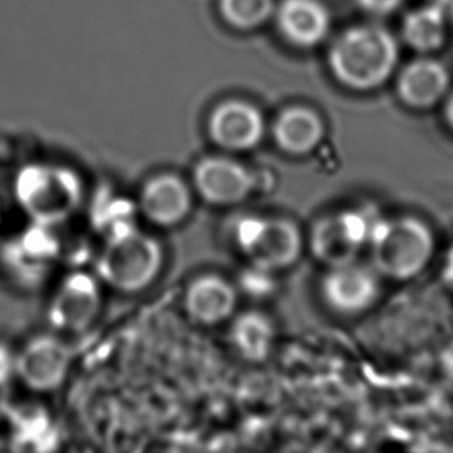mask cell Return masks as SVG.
I'll return each mask as SVG.
<instances>
[{
	"instance_id": "6da1fadb",
	"label": "cell",
	"mask_w": 453,
	"mask_h": 453,
	"mask_svg": "<svg viewBox=\"0 0 453 453\" xmlns=\"http://www.w3.org/2000/svg\"><path fill=\"white\" fill-rule=\"evenodd\" d=\"M331 72L343 86L367 92L384 86L398 67L399 45L380 25H357L331 45Z\"/></svg>"
},
{
	"instance_id": "7a4b0ae2",
	"label": "cell",
	"mask_w": 453,
	"mask_h": 453,
	"mask_svg": "<svg viewBox=\"0 0 453 453\" xmlns=\"http://www.w3.org/2000/svg\"><path fill=\"white\" fill-rule=\"evenodd\" d=\"M12 194L31 223L56 227L80 208L84 184L78 172L68 165L36 161L19 169Z\"/></svg>"
},
{
	"instance_id": "3957f363",
	"label": "cell",
	"mask_w": 453,
	"mask_h": 453,
	"mask_svg": "<svg viewBox=\"0 0 453 453\" xmlns=\"http://www.w3.org/2000/svg\"><path fill=\"white\" fill-rule=\"evenodd\" d=\"M436 245L434 227L417 215L380 219L368 242L374 270L396 282L421 276L435 258Z\"/></svg>"
},
{
	"instance_id": "277c9868",
	"label": "cell",
	"mask_w": 453,
	"mask_h": 453,
	"mask_svg": "<svg viewBox=\"0 0 453 453\" xmlns=\"http://www.w3.org/2000/svg\"><path fill=\"white\" fill-rule=\"evenodd\" d=\"M163 258L157 240L135 226L124 227L107 235L96 270L101 280L111 288L138 293L157 279Z\"/></svg>"
},
{
	"instance_id": "5b68a950",
	"label": "cell",
	"mask_w": 453,
	"mask_h": 453,
	"mask_svg": "<svg viewBox=\"0 0 453 453\" xmlns=\"http://www.w3.org/2000/svg\"><path fill=\"white\" fill-rule=\"evenodd\" d=\"M233 235L245 257L264 270L288 268L301 256V231L287 219L243 215L235 223Z\"/></svg>"
},
{
	"instance_id": "8992f818",
	"label": "cell",
	"mask_w": 453,
	"mask_h": 453,
	"mask_svg": "<svg viewBox=\"0 0 453 453\" xmlns=\"http://www.w3.org/2000/svg\"><path fill=\"white\" fill-rule=\"evenodd\" d=\"M380 219L364 211L320 219L311 231L312 254L328 268L353 262L362 248L368 246Z\"/></svg>"
},
{
	"instance_id": "52a82bcc",
	"label": "cell",
	"mask_w": 453,
	"mask_h": 453,
	"mask_svg": "<svg viewBox=\"0 0 453 453\" xmlns=\"http://www.w3.org/2000/svg\"><path fill=\"white\" fill-rule=\"evenodd\" d=\"M101 305L103 295L98 280L76 271L58 283L47 306V320L56 333L78 334L92 326Z\"/></svg>"
},
{
	"instance_id": "ba28073f",
	"label": "cell",
	"mask_w": 453,
	"mask_h": 453,
	"mask_svg": "<svg viewBox=\"0 0 453 453\" xmlns=\"http://www.w3.org/2000/svg\"><path fill=\"white\" fill-rule=\"evenodd\" d=\"M55 227L31 223L19 235H14L2 248V264L6 273L25 288H37L49 279L59 257V242L53 234Z\"/></svg>"
},
{
	"instance_id": "9c48e42d",
	"label": "cell",
	"mask_w": 453,
	"mask_h": 453,
	"mask_svg": "<svg viewBox=\"0 0 453 453\" xmlns=\"http://www.w3.org/2000/svg\"><path fill=\"white\" fill-rule=\"evenodd\" d=\"M72 367V351L56 334H37L16 351V380L30 392L61 388Z\"/></svg>"
},
{
	"instance_id": "30bf717a",
	"label": "cell",
	"mask_w": 453,
	"mask_h": 453,
	"mask_svg": "<svg viewBox=\"0 0 453 453\" xmlns=\"http://www.w3.org/2000/svg\"><path fill=\"white\" fill-rule=\"evenodd\" d=\"M380 273L373 265L349 264L331 266L320 283L322 297L331 310L341 314H359L378 302L380 295Z\"/></svg>"
},
{
	"instance_id": "8fae6325",
	"label": "cell",
	"mask_w": 453,
	"mask_h": 453,
	"mask_svg": "<svg viewBox=\"0 0 453 453\" xmlns=\"http://www.w3.org/2000/svg\"><path fill=\"white\" fill-rule=\"evenodd\" d=\"M194 184L200 196L211 204L233 206L251 194L254 178L235 159L208 157L196 165Z\"/></svg>"
},
{
	"instance_id": "7c38bea8",
	"label": "cell",
	"mask_w": 453,
	"mask_h": 453,
	"mask_svg": "<svg viewBox=\"0 0 453 453\" xmlns=\"http://www.w3.org/2000/svg\"><path fill=\"white\" fill-rule=\"evenodd\" d=\"M450 86L452 76L441 61L435 58H418L401 70L396 92L405 107L426 111L442 105L450 93Z\"/></svg>"
},
{
	"instance_id": "4fadbf2b",
	"label": "cell",
	"mask_w": 453,
	"mask_h": 453,
	"mask_svg": "<svg viewBox=\"0 0 453 453\" xmlns=\"http://www.w3.org/2000/svg\"><path fill=\"white\" fill-rule=\"evenodd\" d=\"M265 121L256 105L245 101H226L209 118V135L227 150H250L262 142Z\"/></svg>"
},
{
	"instance_id": "5bb4252c",
	"label": "cell",
	"mask_w": 453,
	"mask_h": 453,
	"mask_svg": "<svg viewBox=\"0 0 453 453\" xmlns=\"http://www.w3.org/2000/svg\"><path fill=\"white\" fill-rule=\"evenodd\" d=\"M140 206L149 221L159 226H173L189 214L192 196L181 178L163 173L144 184Z\"/></svg>"
},
{
	"instance_id": "9a60e30c",
	"label": "cell",
	"mask_w": 453,
	"mask_h": 453,
	"mask_svg": "<svg viewBox=\"0 0 453 453\" xmlns=\"http://www.w3.org/2000/svg\"><path fill=\"white\" fill-rule=\"evenodd\" d=\"M277 24L288 42L311 49L328 35L331 18L319 0H283L277 10Z\"/></svg>"
},
{
	"instance_id": "2e32d148",
	"label": "cell",
	"mask_w": 453,
	"mask_h": 453,
	"mask_svg": "<svg viewBox=\"0 0 453 453\" xmlns=\"http://www.w3.org/2000/svg\"><path fill=\"white\" fill-rule=\"evenodd\" d=\"M237 295L233 285L219 276H203L190 283L184 306L190 318L204 325L220 324L233 314Z\"/></svg>"
},
{
	"instance_id": "e0dca14e",
	"label": "cell",
	"mask_w": 453,
	"mask_h": 453,
	"mask_svg": "<svg viewBox=\"0 0 453 453\" xmlns=\"http://www.w3.org/2000/svg\"><path fill=\"white\" fill-rule=\"evenodd\" d=\"M273 134L283 152L302 157L311 153L322 142L325 124L316 111L295 105L279 115Z\"/></svg>"
},
{
	"instance_id": "ac0fdd59",
	"label": "cell",
	"mask_w": 453,
	"mask_h": 453,
	"mask_svg": "<svg viewBox=\"0 0 453 453\" xmlns=\"http://www.w3.org/2000/svg\"><path fill=\"white\" fill-rule=\"evenodd\" d=\"M449 28L450 22L444 6L424 5L405 16L403 37L409 47L427 56L444 47Z\"/></svg>"
},
{
	"instance_id": "d6986e66",
	"label": "cell",
	"mask_w": 453,
	"mask_h": 453,
	"mask_svg": "<svg viewBox=\"0 0 453 453\" xmlns=\"http://www.w3.org/2000/svg\"><path fill=\"white\" fill-rule=\"evenodd\" d=\"M274 325L265 314L248 311L234 320L231 341L240 356L251 362L264 361L274 343Z\"/></svg>"
},
{
	"instance_id": "ffe728a7",
	"label": "cell",
	"mask_w": 453,
	"mask_h": 453,
	"mask_svg": "<svg viewBox=\"0 0 453 453\" xmlns=\"http://www.w3.org/2000/svg\"><path fill=\"white\" fill-rule=\"evenodd\" d=\"M220 10L229 24L250 30L270 19L274 0H220Z\"/></svg>"
},
{
	"instance_id": "44dd1931",
	"label": "cell",
	"mask_w": 453,
	"mask_h": 453,
	"mask_svg": "<svg viewBox=\"0 0 453 453\" xmlns=\"http://www.w3.org/2000/svg\"><path fill=\"white\" fill-rule=\"evenodd\" d=\"M270 273L271 271L252 265V271L246 273L245 279H243L246 291L254 296L268 295L271 291V285H273L270 280Z\"/></svg>"
},
{
	"instance_id": "7402d4cb",
	"label": "cell",
	"mask_w": 453,
	"mask_h": 453,
	"mask_svg": "<svg viewBox=\"0 0 453 453\" xmlns=\"http://www.w3.org/2000/svg\"><path fill=\"white\" fill-rule=\"evenodd\" d=\"M12 380H16V351L10 345L0 342V387Z\"/></svg>"
},
{
	"instance_id": "603a6c76",
	"label": "cell",
	"mask_w": 453,
	"mask_h": 453,
	"mask_svg": "<svg viewBox=\"0 0 453 453\" xmlns=\"http://www.w3.org/2000/svg\"><path fill=\"white\" fill-rule=\"evenodd\" d=\"M362 10L372 12L374 16H387L396 12L404 0H357Z\"/></svg>"
},
{
	"instance_id": "cb8c5ba5",
	"label": "cell",
	"mask_w": 453,
	"mask_h": 453,
	"mask_svg": "<svg viewBox=\"0 0 453 453\" xmlns=\"http://www.w3.org/2000/svg\"><path fill=\"white\" fill-rule=\"evenodd\" d=\"M442 118L450 134H453V92L449 93L448 98L442 103Z\"/></svg>"
},
{
	"instance_id": "d4e9b609",
	"label": "cell",
	"mask_w": 453,
	"mask_h": 453,
	"mask_svg": "<svg viewBox=\"0 0 453 453\" xmlns=\"http://www.w3.org/2000/svg\"><path fill=\"white\" fill-rule=\"evenodd\" d=\"M4 225V212H2V208H0V227Z\"/></svg>"
},
{
	"instance_id": "484cf974",
	"label": "cell",
	"mask_w": 453,
	"mask_h": 453,
	"mask_svg": "<svg viewBox=\"0 0 453 453\" xmlns=\"http://www.w3.org/2000/svg\"><path fill=\"white\" fill-rule=\"evenodd\" d=\"M450 28H452V33H453V5H452V12H450Z\"/></svg>"
}]
</instances>
